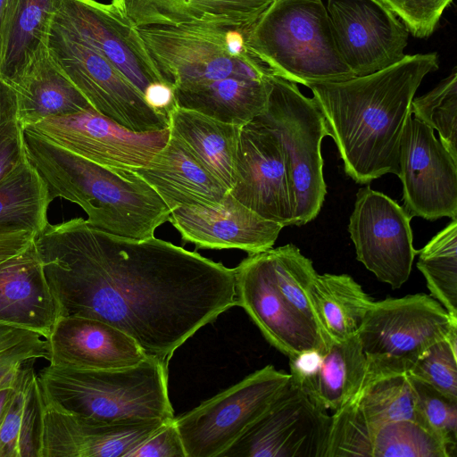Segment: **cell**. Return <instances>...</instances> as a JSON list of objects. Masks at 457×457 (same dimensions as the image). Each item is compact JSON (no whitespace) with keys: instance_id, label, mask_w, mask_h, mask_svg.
Listing matches in <instances>:
<instances>
[{"instance_id":"obj_1","label":"cell","mask_w":457,"mask_h":457,"mask_svg":"<svg viewBox=\"0 0 457 457\" xmlns=\"http://www.w3.org/2000/svg\"><path fill=\"white\" fill-rule=\"evenodd\" d=\"M34 243L59 316L106 322L168 364L237 306L234 269L154 236H116L75 218L48 224Z\"/></svg>"},{"instance_id":"obj_45","label":"cell","mask_w":457,"mask_h":457,"mask_svg":"<svg viewBox=\"0 0 457 457\" xmlns=\"http://www.w3.org/2000/svg\"><path fill=\"white\" fill-rule=\"evenodd\" d=\"M14 120H16L15 94L11 85L0 76V128Z\"/></svg>"},{"instance_id":"obj_10","label":"cell","mask_w":457,"mask_h":457,"mask_svg":"<svg viewBox=\"0 0 457 457\" xmlns=\"http://www.w3.org/2000/svg\"><path fill=\"white\" fill-rule=\"evenodd\" d=\"M46 46L57 65L96 111L134 132L170 128L169 117L152 108L122 73L54 21Z\"/></svg>"},{"instance_id":"obj_17","label":"cell","mask_w":457,"mask_h":457,"mask_svg":"<svg viewBox=\"0 0 457 457\" xmlns=\"http://www.w3.org/2000/svg\"><path fill=\"white\" fill-rule=\"evenodd\" d=\"M54 21L111 62L143 95L162 82L137 29L112 4L62 0Z\"/></svg>"},{"instance_id":"obj_5","label":"cell","mask_w":457,"mask_h":457,"mask_svg":"<svg viewBox=\"0 0 457 457\" xmlns=\"http://www.w3.org/2000/svg\"><path fill=\"white\" fill-rule=\"evenodd\" d=\"M234 271L237 306L247 312L271 345L289 359L327 351L332 342L321 329L309 296L317 271L296 245L251 253Z\"/></svg>"},{"instance_id":"obj_41","label":"cell","mask_w":457,"mask_h":457,"mask_svg":"<svg viewBox=\"0 0 457 457\" xmlns=\"http://www.w3.org/2000/svg\"><path fill=\"white\" fill-rule=\"evenodd\" d=\"M129 457H186L174 419L164 422L138 445Z\"/></svg>"},{"instance_id":"obj_2","label":"cell","mask_w":457,"mask_h":457,"mask_svg":"<svg viewBox=\"0 0 457 457\" xmlns=\"http://www.w3.org/2000/svg\"><path fill=\"white\" fill-rule=\"evenodd\" d=\"M251 25L137 27L176 105L244 126L268 103L272 71L249 46Z\"/></svg>"},{"instance_id":"obj_47","label":"cell","mask_w":457,"mask_h":457,"mask_svg":"<svg viewBox=\"0 0 457 457\" xmlns=\"http://www.w3.org/2000/svg\"><path fill=\"white\" fill-rule=\"evenodd\" d=\"M9 0H0V29Z\"/></svg>"},{"instance_id":"obj_49","label":"cell","mask_w":457,"mask_h":457,"mask_svg":"<svg viewBox=\"0 0 457 457\" xmlns=\"http://www.w3.org/2000/svg\"><path fill=\"white\" fill-rule=\"evenodd\" d=\"M274 1V0H273Z\"/></svg>"},{"instance_id":"obj_44","label":"cell","mask_w":457,"mask_h":457,"mask_svg":"<svg viewBox=\"0 0 457 457\" xmlns=\"http://www.w3.org/2000/svg\"><path fill=\"white\" fill-rule=\"evenodd\" d=\"M146 103L154 110L166 114L176 106L172 88L163 82L151 84L144 93Z\"/></svg>"},{"instance_id":"obj_12","label":"cell","mask_w":457,"mask_h":457,"mask_svg":"<svg viewBox=\"0 0 457 457\" xmlns=\"http://www.w3.org/2000/svg\"><path fill=\"white\" fill-rule=\"evenodd\" d=\"M327 411L291 379L221 457H326Z\"/></svg>"},{"instance_id":"obj_15","label":"cell","mask_w":457,"mask_h":457,"mask_svg":"<svg viewBox=\"0 0 457 457\" xmlns=\"http://www.w3.org/2000/svg\"><path fill=\"white\" fill-rule=\"evenodd\" d=\"M403 208L412 218H457V160L434 130L409 115L400 142Z\"/></svg>"},{"instance_id":"obj_39","label":"cell","mask_w":457,"mask_h":457,"mask_svg":"<svg viewBox=\"0 0 457 457\" xmlns=\"http://www.w3.org/2000/svg\"><path fill=\"white\" fill-rule=\"evenodd\" d=\"M408 372L445 395L457 399V333L430 345Z\"/></svg>"},{"instance_id":"obj_36","label":"cell","mask_w":457,"mask_h":457,"mask_svg":"<svg viewBox=\"0 0 457 457\" xmlns=\"http://www.w3.org/2000/svg\"><path fill=\"white\" fill-rule=\"evenodd\" d=\"M416 393V419L450 450H457V399L410 375Z\"/></svg>"},{"instance_id":"obj_8","label":"cell","mask_w":457,"mask_h":457,"mask_svg":"<svg viewBox=\"0 0 457 457\" xmlns=\"http://www.w3.org/2000/svg\"><path fill=\"white\" fill-rule=\"evenodd\" d=\"M253 120L267 127L281 143L294 225L308 223L319 214L327 194L320 147L329 133L319 106L295 83L272 74L267 106Z\"/></svg>"},{"instance_id":"obj_37","label":"cell","mask_w":457,"mask_h":457,"mask_svg":"<svg viewBox=\"0 0 457 457\" xmlns=\"http://www.w3.org/2000/svg\"><path fill=\"white\" fill-rule=\"evenodd\" d=\"M326 457H372L373 430L349 401L334 411Z\"/></svg>"},{"instance_id":"obj_34","label":"cell","mask_w":457,"mask_h":457,"mask_svg":"<svg viewBox=\"0 0 457 457\" xmlns=\"http://www.w3.org/2000/svg\"><path fill=\"white\" fill-rule=\"evenodd\" d=\"M372 457H453V454L421 423L402 420L373 430Z\"/></svg>"},{"instance_id":"obj_48","label":"cell","mask_w":457,"mask_h":457,"mask_svg":"<svg viewBox=\"0 0 457 457\" xmlns=\"http://www.w3.org/2000/svg\"><path fill=\"white\" fill-rule=\"evenodd\" d=\"M0 457H2V450H1V445H0Z\"/></svg>"},{"instance_id":"obj_43","label":"cell","mask_w":457,"mask_h":457,"mask_svg":"<svg viewBox=\"0 0 457 457\" xmlns=\"http://www.w3.org/2000/svg\"><path fill=\"white\" fill-rule=\"evenodd\" d=\"M35 237L31 230L25 228L0 227V264L26 250Z\"/></svg>"},{"instance_id":"obj_40","label":"cell","mask_w":457,"mask_h":457,"mask_svg":"<svg viewBox=\"0 0 457 457\" xmlns=\"http://www.w3.org/2000/svg\"><path fill=\"white\" fill-rule=\"evenodd\" d=\"M399 17L412 36L430 37L453 0H379Z\"/></svg>"},{"instance_id":"obj_29","label":"cell","mask_w":457,"mask_h":457,"mask_svg":"<svg viewBox=\"0 0 457 457\" xmlns=\"http://www.w3.org/2000/svg\"><path fill=\"white\" fill-rule=\"evenodd\" d=\"M31 361L14 382L0 423L2 457H40L45 398Z\"/></svg>"},{"instance_id":"obj_19","label":"cell","mask_w":457,"mask_h":457,"mask_svg":"<svg viewBox=\"0 0 457 457\" xmlns=\"http://www.w3.org/2000/svg\"><path fill=\"white\" fill-rule=\"evenodd\" d=\"M169 221L185 242L199 249H239L249 254L272 248L284 228L247 208L229 192L216 204L177 207Z\"/></svg>"},{"instance_id":"obj_27","label":"cell","mask_w":457,"mask_h":457,"mask_svg":"<svg viewBox=\"0 0 457 457\" xmlns=\"http://www.w3.org/2000/svg\"><path fill=\"white\" fill-rule=\"evenodd\" d=\"M170 135L228 191L236 181V163L241 127L201 112L175 106L169 113Z\"/></svg>"},{"instance_id":"obj_6","label":"cell","mask_w":457,"mask_h":457,"mask_svg":"<svg viewBox=\"0 0 457 457\" xmlns=\"http://www.w3.org/2000/svg\"><path fill=\"white\" fill-rule=\"evenodd\" d=\"M169 364L153 357L120 369L48 365L37 374L46 404L97 420H170Z\"/></svg>"},{"instance_id":"obj_20","label":"cell","mask_w":457,"mask_h":457,"mask_svg":"<svg viewBox=\"0 0 457 457\" xmlns=\"http://www.w3.org/2000/svg\"><path fill=\"white\" fill-rule=\"evenodd\" d=\"M164 422H107L62 411L46 403L40 457H129Z\"/></svg>"},{"instance_id":"obj_21","label":"cell","mask_w":457,"mask_h":457,"mask_svg":"<svg viewBox=\"0 0 457 457\" xmlns=\"http://www.w3.org/2000/svg\"><path fill=\"white\" fill-rule=\"evenodd\" d=\"M50 365L78 370L120 369L137 365L147 356L115 327L81 316H59L49 335Z\"/></svg>"},{"instance_id":"obj_35","label":"cell","mask_w":457,"mask_h":457,"mask_svg":"<svg viewBox=\"0 0 457 457\" xmlns=\"http://www.w3.org/2000/svg\"><path fill=\"white\" fill-rule=\"evenodd\" d=\"M411 114L438 132L440 142L457 160L456 69L432 90L413 97Z\"/></svg>"},{"instance_id":"obj_9","label":"cell","mask_w":457,"mask_h":457,"mask_svg":"<svg viewBox=\"0 0 457 457\" xmlns=\"http://www.w3.org/2000/svg\"><path fill=\"white\" fill-rule=\"evenodd\" d=\"M457 333L454 320L426 294L373 302L357 336L368 366L409 371L430 345Z\"/></svg>"},{"instance_id":"obj_24","label":"cell","mask_w":457,"mask_h":457,"mask_svg":"<svg viewBox=\"0 0 457 457\" xmlns=\"http://www.w3.org/2000/svg\"><path fill=\"white\" fill-rule=\"evenodd\" d=\"M134 171L158 193L170 211L216 204L229 192L172 135L145 166Z\"/></svg>"},{"instance_id":"obj_42","label":"cell","mask_w":457,"mask_h":457,"mask_svg":"<svg viewBox=\"0 0 457 457\" xmlns=\"http://www.w3.org/2000/svg\"><path fill=\"white\" fill-rule=\"evenodd\" d=\"M25 159L23 129L14 120L0 128V180Z\"/></svg>"},{"instance_id":"obj_38","label":"cell","mask_w":457,"mask_h":457,"mask_svg":"<svg viewBox=\"0 0 457 457\" xmlns=\"http://www.w3.org/2000/svg\"><path fill=\"white\" fill-rule=\"evenodd\" d=\"M46 339L25 328L0 324V387L13 385L29 361L47 360Z\"/></svg>"},{"instance_id":"obj_46","label":"cell","mask_w":457,"mask_h":457,"mask_svg":"<svg viewBox=\"0 0 457 457\" xmlns=\"http://www.w3.org/2000/svg\"><path fill=\"white\" fill-rule=\"evenodd\" d=\"M15 382V381H14ZM13 385L0 387V423L5 410L6 403L12 393Z\"/></svg>"},{"instance_id":"obj_25","label":"cell","mask_w":457,"mask_h":457,"mask_svg":"<svg viewBox=\"0 0 457 457\" xmlns=\"http://www.w3.org/2000/svg\"><path fill=\"white\" fill-rule=\"evenodd\" d=\"M16 120L23 129L46 118L93 108L54 62L47 46L11 82Z\"/></svg>"},{"instance_id":"obj_13","label":"cell","mask_w":457,"mask_h":457,"mask_svg":"<svg viewBox=\"0 0 457 457\" xmlns=\"http://www.w3.org/2000/svg\"><path fill=\"white\" fill-rule=\"evenodd\" d=\"M23 130L99 165L133 171L145 166L170 135V128L134 132L94 108L48 117Z\"/></svg>"},{"instance_id":"obj_16","label":"cell","mask_w":457,"mask_h":457,"mask_svg":"<svg viewBox=\"0 0 457 457\" xmlns=\"http://www.w3.org/2000/svg\"><path fill=\"white\" fill-rule=\"evenodd\" d=\"M326 9L337 49L355 77L405 56L409 31L379 0H327Z\"/></svg>"},{"instance_id":"obj_4","label":"cell","mask_w":457,"mask_h":457,"mask_svg":"<svg viewBox=\"0 0 457 457\" xmlns=\"http://www.w3.org/2000/svg\"><path fill=\"white\" fill-rule=\"evenodd\" d=\"M23 139L26 157L46 183L51 198L79 205L92 226L145 239L169 221L170 209L135 171L99 165L26 130Z\"/></svg>"},{"instance_id":"obj_18","label":"cell","mask_w":457,"mask_h":457,"mask_svg":"<svg viewBox=\"0 0 457 457\" xmlns=\"http://www.w3.org/2000/svg\"><path fill=\"white\" fill-rule=\"evenodd\" d=\"M229 193L262 217L294 225L287 158L278 137L252 120L241 127L236 181Z\"/></svg>"},{"instance_id":"obj_11","label":"cell","mask_w":457,"mask_h":457,"mask_svg":"<svg viewBox=\"0 0 457 457\" xmlns=\"http://www.w3.org/2000/svg\"><path fill=\"white\" fill-rule=\"evenodd\" d=\"M290 380V373L266 365L175 417L186 457H221Z\"/></svg>"},{"instance_id":"obj_32","label":"cell","mask_w":457,"mask_h":457,"mask_svg":"<svg viewBox=\"0 0 457 457\" xmlns=\"http://www.w3.org/2000/svg\"><path fill=\"white\" fill-rule=\"evenodd\" d=\"M52 201L46 183L26 157L0 180V227H21L37 236L49 224Z\"/></svg>"},{"instance_id":"obj_30","label":"cell","mask_w":457,"mask_h":457,"mask_svg":"<svg viewBox=\"0 0 457 457\" xmlns=\"http://www.w3.org/2000/svg\"><path fill=\"white\" fill-rule=\"evenodd\" d=\"M309 296L320 326L331 342L357 335L373 300L347 274H318Z\"/></svg>"},{"instance_id":"obj_33","label":"cell","mask_w":457,"mask_h":457,"mask_svg":"<svg viewBox=\"0 0 457 457\" xmlns=\"http://www.w3.org/2000/svg\"><path fill=\"white\" fill-rule=\"evenodd\" d=\"M417 253V267L430 295L457 320V220H452Z\"/></svg>"},{"instance_id":"obj_26","label":"cell","mask_w":457,"mask_h":457,"mask_svg":"<svg viewBox=\"0 0 457 457\" xmlns=\"http://www.w3.org/2000/svg\"><path fill=\"white\" fill-rule=\"evenodd\" d=\"M273 0H112L135 27L251 25Z\"/></svg>"},{"instance_id":"obj_23","label":"cell","mask_w":457,"mask_h":457,"mask_svg":"<svg viewBox=\"0 0 457 457\" xmlns=\"http://www.w3.org/2000/svg\"><path fill=\"white\" fill-rule=\"evenodd\" d=\"M289 361L291 379L320 406L334 411L355 395L367 370L357 335L332 342L324 353H307Z\"/></svg>"},{"instance_id":"obj_7","label":"cell","mask_w":457,"mask_h":457,"mask_svg":"<svg viewBox=\"0 0 457 457\" xmlns=\"http://www.w3.org/2000/svg\"><path fill=\"white\" fill-rule=\"evenodd\" d=\"M247 41L275 75L295 84L355 77L337 49L321 0H274L252 24Z\"/></svg>"},{"instance_id":"obj_28","label":"cell","mask_w":457,"mask_h":457,"mask_svg":"<svg viewBox=\"0 0 457 457\" xmlns=\"http://www.w3.org/2000/svg\"><path fill=\"white\" fill-rule=\"evenodd\" d=\"M62 0H9L0 29V76L13 80L46 47Z\"/></svg>"},{"instance_id":"obj_3","label":"cell","mask_w":457,"mask_h":457,"mask_svg":"<svg viewBox=\"0 0 457 457\" xmlns=\"http://www.w3.org/2000/svg\"><path fill=\"white\" fill-rule=\"evenodd\" d=\"M438 69L436 53L406 55L378 71L310 85L345 171L356 183L399 174L401 137L422 79Z\"/></svg>"},{"instance_id":"obj_31","label":"cell","mask_w":457,"mask_h":457,"mask_svg":"<svg viewBox=\"0 0 457 457\" xmlns=\"http://www.w3.org/2000/svg\"><path fill=\"white\" fill-rule=\"evenodd\" d=\"M350 401L372 430L389 422L416 419V393L408 371L374 369L367 364L361 385Z\"/></svg>"},{"instance_id":"obj_14","label":"cell","mask_w":457,"mask_h":457,"mask_svg":"<svg viewBox=\"0 0 457 457\" xmlns=\"http://www.w3.org/2000/svg\"><path fill=\"white\" fill-rule=\"evenodd\" d=\"M411 219L403 206L369 186L356 194L348 225L356 258L394 289L408 280L417 253Z\"/></svg>"},{"instance_id":"obj_22","label":"cell","mask_w":457,"mask_h":457,"mask_svg":"<svg viewBox=\"0 0 457 457\" xmlns=\"http://www.w3.org/2000/svg\"><path fill=\"white\" fill-rule=\"evenodd\" d=\"M59 316L35 243L0 264V324L47 337Z\"/></svg>"}]
</instances>
